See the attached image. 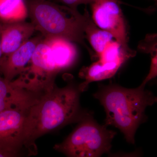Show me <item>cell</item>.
Returning a JSON list of instances; mask_svg holds the SVG:
<instances>
[{"mask_svg":"<svg viewBox=\"0 0 157 157\" xmlns=\"http://www.w3.org/2000/svg\"><path fill=\"white\" fill-rule=\"evenodd\" d=\"M81 93L78 85L73 83L63 88L55 85L30 108L23 135V144L29 155L36 154L35 141L39 137L79 122L87 114L80 107Z\"/></svg>","mask_w":157,"mask_h":157,"instance_id":"6da1fadb","label":"cell"},{"mask_svg":"<svg viewBox=\"0 0 157 157\" xmlns=\"http://www.w3.org/2000/svg\"><path fill=\"white\" fill-rule=\"evenodd\" d=\"M140 85L128 89L114 84L100 85L94 97L106 113L105 124L120 130L127 142L134 144L137 128L146 120L145 111L157 102V97Z\"/></svg>","mask_w":157,"mask_h":157,"instance_id":"7a4b0ae2","label":"cell"},{"mask_svg":"<svg viewBox=\"0 0 157 157\" xmlns=\"http://www.w3.org/2000/svg\"><path fill=\"white\" fill-rule=\"evenodd\" d=\"M28 15L36 30L45 38H63L84 45L85 36L77 10L49 0H26Z\"/></svg>","mask_w":157,"mask_h":157,"instance_id":"3957f363","label":"cell"},{"mask_svg":"<svg viewBox=\"0 0 157 157\" xmlns=\"http://www.w3.org/2000/svg\"><path fill=\"white\" fill-rule=\"evenodd\" d=\"M78 122L63 141L55 145L54 149L71 157H98L110 152L116 132L105 124H99L89 113Z\"/></svg>","mask_w":157,"mask_h":157,"instance_id":"277c9868","label":"cell"},{"mask_svg":"<svg viewBox=\"0 0 157 157\" xmlns=\"http://www.w3.org/2000/svg\"><path fill=\"white\" fill-rule=\"evenodd\" d=\"M92 20L99 28L111 34L125 51L136 53L128 45L126 27L118 0H96L90 4Z\"/></svg>","mask_w":157,"mask_h":157,"instance_id":"5b68a950","label":"cell"},{"mask_svg":"<svg viewBox=\"0 0 157 157\" xmlns=\"http://www.w3.org/2000/svg\"><path fill=\"white\" fill-rule=\"evenodd\" d=\"M29 109L11 108L0 112V144L22 150L25 123Z\"/></svg>","mask_w":157,"mask_h":157,"instance_id":"8992f818","label":"cell"},{"mask_svg":"<svg viewBox=\"0 0 157 157\" xmlns=\"http://www.w3.org/2000/svg\"><path fill=\"white\" fill-rule=\"evenodd\" d=\"M40 97L0 76V112L11 108L30 109Z\"/></svg>","mask_w":157,"mask_h":157,"instance_id":"52a82bcc","label":"cell"},{"mask_svg":"<svg viewBox=\"0 0 157 157\" xmlns=\"http://www.w3.org/2000/svg\"><path fill=\"white\" fill-rule=\"evenodd\" d=\"M41 37L29 39L10 55L5 57L0 63V72L4 78L12 81L14 78L24 72L31 59Z\"/></svg>","mask_w":157,"mask_h":157,"instance_id":"ba28073f","label":"cell"},{"mask_svg":"<svg viewBox=\"0 0 157 157\" xmlns=\"http://www.w3.org/2000/svg\"><path fill=\"white\" fill-rule=\"evenodd\" d=\"M35 31L31 22L21 21L3 24L2 47L4 57L10 55L28 41Z\"/></svg>","mask_w":157,"mask_h":157,"instance_id":"9c48e42d","label":"cell"},{"mask_svg":"<svg viewBox=\"0 0 157 157\" xmlns=\"http://www.w3.org/2000/svg\"><path fill=\"white\" fill-rule=\"evenodd\" d=\"M50 47L52 55L58 72L70 67L77 56L76 47L73 42L63 38H45Z\"/></svg>","mask_w":157,"mask_h":157,"instance_id":"30bf717a","label":"cell"},{"mask_svg":"<svg viewBox=\"0 0 157 157\" xmlns=\"http://www.w3.org/2000/svg\"><path fill=\"white\" fill-rule=\"evenodd\" d=\"M80 21L85 39L90 42L98 57L105 46L113 40V37L111 34L96 25L86 9H85L84 14L80 15Z\"/></svg>","mask_w":157,"mask_h":157,"instance_id":"8fae6325","label":"cell"},{"mask_svg":"<svg viewBox=\"0 0 157 157\" xmlns=\"http://www.w3.org/2000/svg\"><path fill=\"white\" fill-rule=\"evenodd\" d=\"M121 66L113 63H101L97 61L89 67L82 69L79 76L84 81L78 85L81 92L85 91L92 82L100 81L112 77Z\"/></svg>","mask_w":157,"mask_h":157,"instance_id":"7c38bea8","label":"cell"},{"mask_svg":"<svg viewBox=\"0 0 157 157\" xmlns=\"http://www.w3.org/2000/svg\"><path fill=\"white\" fill-rule=\"evenodd\" d=\"M28 15L25 0H0V20L5 23L24 21Z\"/></svg>","mask_w":157,"mask_h":157,"instance_id":"4fadbf2b","label":"cell"},{"mask_svg":"<svg viewBox=\"0 0 157 157\" xmlns=\"http://www.w3.org/2000/svg\"><path fill=\"white\" fill-rule=\"evenodd\" d=\"M157 52L152 53V57L151 58V64L150 69L149 72L147 74V76L144 79V80L140 85L145 86V85L149 81L155 78L157 75Z\"/></svg>","mask_w":157,"mask_h":157,"instance_id":"5bb4252c","label":"cell"},{"mask_svg":"<svg viewBox=\"0 0 157 157\" xmlns=\"http://www.w3.org/2000/svg\"><path fill=\"white\" fill-rule=\"evenodd\" d=\"M58 2L62 3L64 6H67L73 10H77V7L79 5H87L94 2L96 0H54Z\"/></svg>","mask_w":157,"mask_h":157,"instance_id":"9a60e30c","label":"cell"},{"mask_svg":"<svg viewBox=\"0 0 157 157\" xmlns=\"http://www.w3.org/2000/svg\"><path fill=\"white\" fill-rule=\"evenodd\" d=\"M22 152L20 150L0 144V157H18Z\"/></svg>","mask_w":157,"mask_h":157,"instance_id":"2e32d148","label":"cell"},{"mask_svg":"<svg viewBox=\"0 0 157 157\" xmlns=\"http://www.w3.org/2000/svg\"><path fill=\"white\" fill-rule=\"evenodd\" d=\"M2 28L3 24L0 23V63L2 61L3 59L5 57L4 55H3L2 47Z\"/></svg>","mask_w":157,"mask_h":157,"instance_id":"e0dca14e","label":"cell"},{"mask_svg":"<svg viewBox=\"0 0 157 157\" xmlns=\"http://www.w3.org/2000/svg\"><path fill=\"white\" fill-rule=\"evenodd\" d=\"M153 1H157V0H153Z\"/></svg>","mask_w":157,"mask_h":157,"instance_id":"ac0fdd59","label":"cell"}]
</instances>
